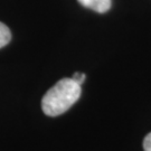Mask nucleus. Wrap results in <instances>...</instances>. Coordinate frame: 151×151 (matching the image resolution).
Returning a JSON list of instances; mask_svg holds the SVG:
<instances>
[{"mask_svg": "<svg viewBox=\"0 0 151 151\" xmlns=\"http://www.w3.org/2000/svg\"><path fill=\"white\" fill-rule=\"evenodd\" d=\"M81 86L72 77L62 78L44 95L42 100L43 112L48 116H57L66 112L78 101L82 92Z\"/></svg>", "mask_w": 151, "mask_h": 151, "instance_id": "f257e3e1", "label": "nucleus"}, {"mask_svg": "<svg viewBox=\"0 0 151 151\" xmlns=\"http://www.w3.org/2000/svg\"><path fill=\"white\" fill-rule=\"evenodd\" d=\"M83 7L92 9V10L104 14L111 8L112 0H77Z\"/></svg>", "mask_w": 151, "mask_h": 151, "instance_id": "f03ea898", "label": "nucleus"}, {"mask_svg": "<svg viewBox=\"0 0 151 151\" xmlns=\"http://www.w3.org/2000/svg\"><path fill=\"white\" fill-rule=\"evenodd\" d=\"M11 32L10 29L6 26L5 24L0 22V48L5 47L7 44L10 42Z\"/></svg>", "mask_w": 151, "mask_h": 151, "instance_id": "7ed1b4c3", "label": "nucleus"}, {"mask_svg": "<svg viewBox=\"0 0 151 151\" xmlns=\"http://www.w3.org/2000/svg\"><path fill=\"white\" fill-rule=\"evenodd\" d=\"M72 78H73V80H74L76 83H78L80 85H82V84H83V82L85 81V78H86V75H85L84 73L76 72V73H74V74H73Z\"/></svg>", "mask_w": 151, "mask_h": 151, "instance_id": "20e7f679", "label": "nucleus"}, {"mask_svg": "<svg viewBox=\"0 0 151 151\" xmlns=\"http://www.w3.org/2000/svg\"><path fill=\"white\" fill-rule=\"evenodd\" d=\"M143 149L145 151H151V132L146 135L143 140Z\"/></svg>", "mask_w": 151, "mask_h": 151, "instance_id": "39448f33", "label": "nucleus"}]
</instances>
